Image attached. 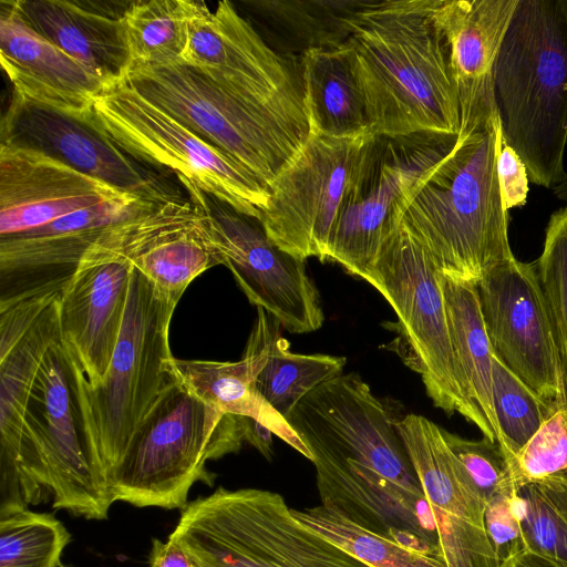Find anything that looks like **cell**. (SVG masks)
<instances>
[{
  "instance_id": "cell-12",
  "label": "cell",
  "mask_w": 567,
  "mask_h": 567,
  "mask_svg": "<svg viewBox=\"0 0 567 567\" xmlns=\"http://www.w3.org/2000/svg\"><path fill=\"white\" fill-rule=\"evenodd\" d=\"M457 136H372L351 181L330 241L328 260L364 279L384 240Z\"/></svg>"
},
{
  "instance_id": "cell-34",
  "label": "cell",
  "mask_w": 567,
  "mask_h": 567,
  "mask_svg": "<svg viewBox=\"0 0 567 567\" xmlns=\"http://www.w3.org/2000/svg\"><path fill=\"white\" fill-rule=\"evenodd\" d=\"M71 539L53 514L29 507L0 512V567H60Z\"/></svg>"
},
{
  "instance_id": "cell-23",
  "label": "cell",
  "mask_w": 567,
  "mask_h": 567,
  "mask_svg": "<svg viewBox=\"0 0 567 567\" xmlns=\"http://www.w3.org/2000/svg\"><path fill=\"white\" fill-rule=\"evenodd\" d=\"M518 0H437L435 18L449 48L461 132L496 114L493 66Z\"/></svg>"
},
{
  "instance_id": "cell-26",
  "label": "cell",
  "mask_w": 567,
  "mask_h": 567,
  "mask_svg": "<svg viewBox=\"0 0 567 567\" xmlns=\"http://www.w3.org/2000/svg\"><path fill=\"white\" fill-rule=\"evenodd\" d=\"M22 19L43 38L94 71L110 85L132 66L123 13L94 2L14 0Z\"/></svg>"
},
{
  "instance_id": "cell-1",
  "label": "cell",
  "mask_w": 567,
  "mask_h": 567,
  "mask_svg": "<svg viewBox=\"0 0 567 567\" xmlns=\"http://www.w3.org/2000/svg\"><path fill=\"white\" fill-rule=\"evenodd\" d=\"M311 453L321 504L389 537L437 547L435 520L389 406L357 372L310 391L286 417Z\"/></svg>"
},
{
  "instance_id": "cell-18",
  "label": "cell",
  "mask_w": 567,
  "mask_h": 567,
  "mask_svg": "<svg viewBox=\"0 0 567 567\" xmlns=\"http://www.w3.org/2000/svg\"><path fill=\"white\" fill-rule=\"evenodd\" d=\"M152 203L158 202L130 194L28 231L0 236V310L60 293L106 229Z\"/></svg>"
},
{
  "instance_id": "cell-15",
  "label": "cell",
  "mask_w": 567,
  "mask_h": 567,
  "mask_svg": "<svg viewBox=\"0 0 567 567\" xmlns=\"http://www.w3.org/2000/svg\"><path fill=\"white\" fill-rule=\"evenodd\" d=\"M494 353L546 402L564 408L553 329L535 262L514 257L477 282Z\"/></svg>"
},
{
  "instance_id": "cell-2",
  "label": "cell",
  "mask_w": 567,
  "mask_h": 567,
  "mask_svg": "<svg viewBox=\"0 0 567 567\" xmlns=\"http://www.w3.org/2000/svg\"><path fill=\"white\" fill-rule=\"evenodd\" d=\"M437 0H365L347 43L374 136H457L461 114Z\"/></svg>"
},
{
  "instance_id": "cell-37",
  "label": "cell",
  "mask_w": 567,
  "mask_h": 567,
  "mask_svg": "<svg viewBox=\"0 0 567 567\" xmlns=\"http://www.w3.org/2000/svg\"><path fill=\"white\" fill-rule=\"evenodd\" d=\"M534 262L550 319L567 411V206L550 215L543 251Z\"/></svg>"
},
{
  "instance_id": "cell-33",
  "label": "cell",
  "mask_w": 567,
  "mask_h": 567,
  "mask_svg": "<svg viewBox=\"0 0 567 567\" xmlns=\"http://www.w3.org/2000/svg\"><path fill=\"white\" fill-rule=\"evenodd\" d=\"M525 550L567 567V476L517 488Z\"/></svg>"
},
{
  "instance_id": "cell-22",
  "label": "cell",
  "mask_w": 567,
  "mask_h": 567,
  "mask_svg": "<svg viewBox=\"0 0 567 567\" xmlns=\"http://www.w3.org/2000/svg\"><path fill=\"white\" fill-rule=\"evenodd\" d=\"M0 62L13 95L33 105L84 121L110 84L34 31L13 7L1 1Z\"/></svg>"
},
{
  "instance_id": "cell-24",
  "label": "cell",
  "mask_w": 567,
  "mask_h": 567,
  "mask_svg": "<svg viewBox=\"0 0 567 567\" xmlns=\"http://www.w3.org/2000/svg\"><path fill=\"white\" fill-rule=\"evenodd\" d=\"M411 461L430 504L446 567H501L484 524L485 503L444 441L419 445Z\"/></svg>"
},
{
  "instance_id": "cell-21",
  "label": "cell",
  "mask_w": 567,
  "mask_h": 567,
  "mask_svg": "<svg viewBox=\"0 0 567 567\" xmlns=\"http://www.w3.org/2000/svg\"><path fill=\"white\" fill-rule=\"evenodd\" d=\"M130 194L41 152L1 143L0 236L28 231Z\"/></svg>"
},
{
  "instance_id": "cell-44",
  "label": "cell",
  "mask_w": 567,
  "mask_h": 567,
  "mask_svg": "<svg viewBox=\"0 0 567 567\" xmlns=\"http://www.w3.org/2000/svg\"><path fill=\"white\" fill-rule=\"evenodd\" d=\"M501 567H563L542 556L524 550L501 563Z\"/></svg>"
},
{
  "instance_id": "cell-10",
  "label": "cell",
  "mask_w": 567,
  "mask_h": 567,
  "mask_svg": "<svg viewBox=\"0 0 567 567\" xmlns=\"http://www.w3.org/2000/svg\"><path fill=\"white\" fill-rule=\"evenodd\" d=\"M398 316L399 353L416 371L434 406L461 414L497 442L474 405L453 347L442 274L427 249L402 221L382 244L364 279Z\"/></svg>"
},
{
  "instance_id": "cell-5",
  "label": "cell",
  "mask_w": 567,
  "mask_h": 567,
  "mask_svg": "<svg viewBox=\"0 0 567 567\" xmlns=\"http://www.w3.org/2000/svg\"><path fill=\"white\" fill-rule=\"evenodd\" d=\"M84 378L61 340L49 348L24 410L18 461L21 492L27 506L52 497L55 509L102 520L113 503L95 475L82 400Z\"/></svg>"
},
{
  "instance_id": "cell-31",
  "label": "cell",
  "mask_w": 567,
  "mask_h": 567,
  "mask_svg": "<svg viewBox=\"0 0 567 567\" xmlns=\"http://www.w3.org/2000/svg\"><path fill=\"white\" fill-rule=\"evenodd\" d=\"M193 9V0L131 2L123 21L132 66L183 63Z\"/></svg>"
},
{
  "instance_id": "cell-35",
  "label": "cell",
  "mask_w": 567,
  "mask_h": 567,
  "mask_svg": "<svg viewBox=\"0 0 567 567\" xmlns=\"http://www.w3.org/2000/svg\"><path fill=\"white\" fill-rule=\"evenodd\" d=\"M365 0L250 2L275 28L287 34L303 51L311 48L337 47L348 39L347 18ZM302 51V52H303Z\"/></svg>"
},
{
  "instance_id": "cell-17",
  "label": "cell",
  "mask_w": 567,
  "mask_h": 567,
  "mask_svg": "<svg viewBox=\"0 0 567 567\" xmlns=\"http://www.w3.org/2000/svg\"><path fill=\"white\" fill-rule=\"evenodd\" d=\"M183 63L246 99L305 109L299 66L271 49L229 1L214 11L194 1Z\"/></svg>"
},
{
  "instance_id": "cell-36",
  "label": "cell",
  "mask_w": 567,
  "mask_h": 567,
  "mask_svg": "<svg viewBox=\"0 0 567 567\" xmlns=\"http://www.w3.org/2000/svg\"><path fill=\"white\" fill-rule=\"evenodd\" d=\"M492 395L498 432L497 443L509 460L559 409L542 399L495 353L493 355Z\"/></svg>"
},
{
  "instance_id": "cell-40",
  "label": "cell",
  "mask_w": 567,
  "mask_h": 567,
  "mask_svg": "<svg viewBox=\"0 0 567 567\" xmlns=\"http://www.w3.org/2000/svg\"><path fill=\"white\" fill-rule=\"evenodd\" d=\"M484 524L499 563L525 550L516 487L498 493L485 504Z\"/></svg>"
},
{
  "instance_id": "cell-27",
  "label": "cell",
  "mask_w": 567,
  "mask_h": 567,
  "mask_svg": "<svg viewBox=\"0 0 567 567\" xmlns=\"http://www.w3.org/2000/svg\"><path fill=\"white\" fill-rule=\"evenodd\" d=\"M281 328L274 316L257 307L243 357L254 368L258 393L286 419L310 391L341 374L347 360L321 353H293Z\"/></svg>"
},
{
  "instance_id": "cell-3",
  "label": "cell",
  "mask_w": 567,
  "mask_h": 567,
  "mask_svg": "<svg viewBox=\"0 0 567 567\" xmlns=\"http://www.w3.org/2000/svg\"><path fill=\"white\" fill-rule=\"evenodd\" d=\"M492 81L503 142L551 189L567 176V0H518Z\"/></svg>"
},
{
  "instance_id": "cell-14",
  "label": "cell",
  "mask_w": 567,
  "mask_h": 567,
  "mask_svg": "<svg viewBox=\"0 0 567 567\" xmlns=\"http://www.w3.org/2000/svg\"><path fill=\"white\" fill-rule=\"evenodd\" d=\"M178 181L208 215L223 265L249 302L264 308L291 333L318 330L324 317L305 260L277 247L260 220L235 210L184 178Z\"/></svg>"
},
{
  "instance_id": "cell-30",
  "label": "cell",
  "mask_w": 567,
  "mask_h": 567,
  "mask_svg": "<svg viewBox=\"0 0 567 567\" xmlns=\"http://www.w3.org/2000/svg\"><path fill=\"white\" fill-rule=\"evenodd\" d=\"M442 288L453 347L470 396L496 434L498 442L492 395L494 351L485 329L477 287L475 284L442 275Z\"/></svg>"
},
{
  "instance_id": "cell-38",
  "label": "cell",
  "mask_w": 567,
  "mask_h": 567,
  "mask_svg": "<svg viewBox=\"0 0 567 567\" xmlns=\"http://www.w3.org/2000/svg\"><path fill=\"white\" fill-rule=\"evenodd\" d=\"M509 462L517 488L532 482L566 477V409L556 410Z\"/></svg>"
},
{
  "instance_id": "cell-9",
  "label": "cell",
  "mask_w": 567,
  "mask_h": 567,
  "mask_svg": "<svg viewBox=\"0 0 567 567\" xmlns=\"http://www.w3.org/2000/svg\"><path fill=\"white\" fill-rule=\"evenodd\" d=\"M168 537L197 567H368L260 488L220 486L188 502Z\"/></svg>"
},
{
  "instance_id": "cell-42",
  "label": "cell",
  "mask_w": 567,
  "mask_h": 567,
  "mask_svg": "<svg viewBox=\"0 0 567 567\" xmlns=\"http://www.w3.org/2000/svg\"><path fill=\"white\" fill-rule=\"evenodd\" d=\"M147 567H197L189 555L171 537L153 538Z\"/></svg>"
},
{
  "instance_id": "cell-6",
  "label": "cell",
  "mask_w": 567,
  "mask_h": 567,
  "mask_svg": "<svg viewBox=\"0 0 567 567\" xmlns=\"http://www.w3.org/2000/svg\"><path fill=\"white\" fill-rule=\"evenodd\" d=\"M123 81L268 188L310 133L303 107L246 99L185 63L133 65Z\"/></svg>"
},
{
  "instance_id": "cell-11",
  "label": "cell",
  "mask_w": 567,
  "mask_h": 567,
  "mask_svg": "<svg viewBox=\"0 0 567 567\" xmlns=\"http://www.w3.org/2000/svg\"><path fill=\"white\" fill-rule=\"evenodd\" d=\"M83 122L137 162L174 172L246 216L260 220L268 206L269 188L250 171L123 80L95 99Z\"/></svg>"
},
{
  "instance_id": "cell-13",
  "label": "cell",
  "mask_w": 567,
  "mask_h": 567,
  "mask_svg": "<svg viewBox=\"0 0 567 567\" xmlns=\"http://www.w3.org/2000/svg\"><path fill=\"white\" fill-rule=\"evenodd\" d=\"M372 136L333 138L310 131L269 186L260 223L277 247L305 261L328 260L346 192Z\"/></svg>"
},
{
  "instance_id": "cell-8",
  "label": "cell",
  "mask_w": 567,
  "mask_h": 567,
  "mask_svg": "<svg viewBox=\"0 0 567 567\" xmlns=\"http://www.w3.org/2000/svg\"><path fill=\"white\" fill-rule=\"evenodd\" d=\"M244 442L239 415L205 403L175 379L133 435L112 482V501L182 511L196 482L214 484L207 462L237 453Z\"/></svg>"
},
{
  "instance_id": "cell-16",
  "label": "cell",
  "mask_w": 567,
  "mask_h": 567,
  "mask_svg": "<svg viewBox=\"0 0 567 567\" xmlns=\"http://www.w3.org/2000/svg\"><path fill=\"white\" fill-rule=\"evenodd\" d=\"M96 243L128 259L176 301L198 275L223 265L209 217L189 196L148 204L111 226Z\"/></svg>"
},
{
  "instance_id": "cell-25",
  "label": "cell",
  "mask_w": 567,
  "mask_h": 567,
  "mask_svg": "<svg viewBox=\"0 0 567 567\" xmlns=\"http://www.w3.org/2000/svg\"><path fill=\"white\" fill-rule=\"evenodd\" d=\"M59 298L31 327L0 319V511L28 507L22 497L19 452L27 401L39 367L61 340Z\"/></svg>"
},
{
  "instance_id": "cell-19",
  "label": "cell",
  "mask_w": 567,
  "mask_h": 567,
  "mask_svg": "<svg viewBox=\"0 0 567 567\" xmlns=\"http://www.w3.org/2000/svg\"><path fill=\"white\" fill-rule=\"evenodd\" d=\"M1 143L31 148L121 190L153 202L179 196L161 175L86 122L13 95L1 122Z\"/></svg>"
},
{
  "instance_id": "cell-7",
  "label": "cell",
  "mask_w": 567,
  "mask_h": 567,
  "mask_svg": "<svg viewBox=\"0 0 567 567\" xmlns=\"http://www.w3.org/2000/svg\"><path fill=\"white\" fill-rule=\"evenodd\" d=\"M135 267L117 344L104 380L82 382L99 485L113 503L115 472L138 425L175 381L168 330L177 306Z\"/></svg>"
},
{
  "instance_id": "cell-45",
  "label": "cell",
  "mask_w": 567,
  "mask_h": 567,
  "mask_svg": "<svg viewBox=\"0 0 567 567\" xmlns=\"http://www.w3.org/2000/svg\"><path fill=\"white\" fill-rule=\"evenodd\" d=\"M551 190H553V194L556 196V198L567 202V176L563 182L555 185L551 188Z\"/></svg>"
},
{
  "instance_id": "cell-4",
  "label": "cell",
  "mask_w": 567,
  "mask_h": 567,
  "mask_svg": "<svg viewBox=\"0 0 567 567\" xmlns=\"http://www.w3.org/2000/svg\"><path fill=\"white\" fill-rule=\"evenodd\" d=\"M497 113L457 142L409 206L403 223L447 278L477 285L513 259L497 159Z\"/></svg>"
},
{
  "instance_id": "cell-32",
  "label": "cell",
  "mask_w": 567,
  "mask_h": 567,
  "mask_svg": "<svg viewBox=\"0 0 567 567\" xmlns=\"http://www.w3.org/2000/svg\"><path fill=\"white\" fill-rule=\"evenodd\" d=\"M291 513L302 525L368 567H446L439 557L408 548L365 529L322 504Z\"/></svg>"
},
{
  "instance_id": "cell-46",
  "label": "cell",
  "mask_w": 567,
  "mask_h": 567,
  "mask_svg": "<svg viewBox=\"0 0 567 567\" xmlns=\"http://www.w3.org/2000/svg\"><path fill=\"white\" fill-rule=\"evenodd\" d=\"M60 567H74L73 565H70V564H61Z\"/></svg>"
},
{
  "instance_id": "cell-20",
  "label": "cell",
  "mask_w": 567,
  "mask_h": 567,
  "mask_svg": "<svg viewBox=\"0 0 567 567\" xmlns=\"http://www.w3.org/2000/svg\"><path fill=\"white\" fill-rule=\"evenodd\" d=\"M132 262L96 241L59 298L62 343L90 384L101 383L117 344L128 299Z\"/></svg>"
},
{
  "instance_id": "cell-28",
  "label": "cell",
  "mask_w": 567,
  "mask_h": 567,
  "mask_svg": "<svg viewBox=\"0 0 567 567\" xmlns=\"http://www.w3.org/2000/svg\"><path fill=\"white\" fill-rule=\"evenodd\" d=\"M305 113L311 132L333 138L372 135L347 41L300 54Z\"/></svg>"
},
{
  "instance_id": "cell-43",
  "label": "cell",
  "mask_w": 567,
  "mask_h": 567,
  "mask_svg": "<svg viewBox=\"0 0 567 567\" xmlns=\"http://www.w3.org/2000/svg\"><path fill=\"white\" fill-rule=\"evenodd\" d=\"M239 419L244 432V440L255 447L265 458L271 461L274 454V432L254 417L239 415Z\"/></svg>"
},
{
  "instance_id": "cell-39",
  "label": "cell",
  "mask_w": 567,
  "mask_h": 567,
  "mask_svg": "<svg viewBox=\"0 0 567 567\" xmlns=\"http://www.w3.org/2000/svg\"><path fill=\"white\" fill-rule=\"evenodd\" d=\"M442 434L449 450L485 504L503 491L517 488L509 458L497 442L485 436L468 440L444 429Z\"/></svg>"
},
{
  "instance_id": "cell-41",
  "label": "cell",
  "mask_w": 567,
  "mask_h": 567,
  "mask_svg": "<svg viewBox=\"0 0 567 567\" xmlns=\"http://www.w3.org/2000/svg\"><path fill=\"white\" fill-rule=\"evenodd\" d=\"M497 175L506 209L524 206L528 195L527 171L516 152L506 145L503 138L497 159Z\"/></svg>"
},
{
  "instance_id": "cell-29",
  "label": "cell",
  "mask_w": 567,
  "mask_h": 567,
  "mask_svg": "<svg viewBox=\"0 0 567 567\" xmlns=\"http://www.w3.org/2000/svg\"><path fill=\"white\" fill-rule=\"evenodd\" d=\"M172 371L179 383L205 403L226 413L254 417L306 458L312 460L287 420L256 390L255 371L246 357L236 362L173 358Z\"/></svg>"
}]
</instances>
